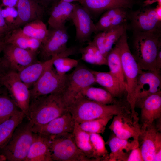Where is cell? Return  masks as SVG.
Masks as SVG:
<instances>
[{"label":"cell","instance_id":"4","mask_svg":"<svg viewBox=\"0 0 161 161\" xmlns=\"http://www.w3.org/2000/svg\"><path fill=\"white\" fill-rule=\"evenodd\" d=\"M127 28L115 44L120 55L123 73L126 84V100L130 104L131 113L135 114V91L140 69L131 53L127 41Z\"/></svg>","mask_w":161,"mask_h":161},{"label":"cell","instance_id":"17","mask_svg":"<svg viewBox=\"0 0 161 161\" xmlns=\"http://www.w3.org/2000/svg\"><path fill=\"white\" fill-rule=\"evenodd\" d=\"M75 123V120L68 111L46 124L33 125L32 131L34 133L55 136L64 133H72Z\"/></svg>","mask_w":161,"mask_h":161},{"label":"cell","instance_id":"27","mask_svg":"<svg viewBox=\"0 0 161 161\" xmlns=\"http://www.w3.org/2000/svg\"><path fill=\"white\" fill-rule=\"evenodd\" d=\"M54 57L44 61H37L17 72L21 80L29 88L38 80L44 71L52 64Z\"/></svg>","mask_w":161,"mask_h":161},{"label":"cell","instance_id":"24","mask_svg":"<svg viewBox=\"0 0 161 161\" xmlns=\"http://www.w3.org/2000/svg\"><path fill=\"white\" fill-rule=\"evenodd\" d=\"M140 120L142 124H152L161 118V91L148 97L141 108Z\"/></svg>","mask_w":161,"mask_h":161},{"label":"cell","instance_id":"9","mask_svg":"<svg viewBox=\"0 0 161 161\" xmlns=\"http://www.w3.org/2000/svg\"><path fill=\"white\" fill-rule=\"evenodd\" d=\"M96 83L94 74L86 67L78 65L67 78L63 91V97L68 107L75 98L84 88Z\"/></svg>","mask_w":161,"mask_h":161},{"label":"cell","instance_id":"41","mask_svg":"<svg viewBox=\"0 0 161 161\" xmlns=\"http://www.w3.org/2000/svg\"><path fill=\"white\" fill-rule=\"evenodd\" d=\"M127 161H144L139 146L132 150L126 159Z\"/></svg>","mask_w":161,"mask_h":161},{"label":"cell","instance_id":"13","mask_svg":"<svg viewBox=\"0 0 161 161\" xmlns=\"http://www.w3.org/2000/svg\"><path fill=\"white\" fill-rule=\"evenodd\" d=\"M2 52L3 56L1 61L2 63L10 70L17 72L37 61L38 53L19 48L11 44H5Z\"/></svg>","mask_w":161,"mask_h":161},{"label":"cell","instance_id":"29","mask_svg":"<svg viewBox=\"0 0 161 161\" xmlns=\"http://www.w3.org/2000/svg\"><path fill=\"white\" fill-rule=\"evenodd\" d=\"M26 117L25 113L18 110L10 118L0 124V151L7 143L14 131Z\"/></svg>","mask_w":161,"mask_h":161},{"label":"cell","instance_id":"35","mask_svg":"<svg viewBox=\"0 0 161 161\" xmlns=\"http://www.w3.org/2000/svg\"><path fill=\"white\" fill-rule=\"evenodd\" d=\"M22 32L27 36L37 39L43 43L48 34V29L42 20L38 19L25 24L22 28Z\"/></svg>","mask_w":161,"mask_h":161},{"label":"cell","instance_id":"50","mask_svg":"<svg viewBox=\"0 0 161 161\" xmlns=\"http://www.w3.org/2000/svg\"><path fill=\"white\" fill-rule=\"evenodd\" d=\"M1 94V92L0 91V94Z\"/></svg>","mask_w":161,"mask_h":161},{"label":"cell","instance_id":"25","mask_svg":"<svg viewBox=\"0 0 161 161\" xmlns=\"http://www.w3.org/2000/svg\"><path fill=\"white\" fill-rule=\"evenodd\" d=\"M92 71L94 75L96 83L104 87L114 98L122 99L121 97L123 95L125 94L126 95V88L109 71Z\"/></svg>","mask_w":161,"mask_h":161},{"label":"cell","instance_id":"36","mask_svg":"<svg viewBox=\"0 0 161 161\" xmlns=\"http://www.w3.org/2000/svg\"><path fill=\"white\" fill-rule=\"evenodd\" d=\"M91 144L95 158L99 161H108L109 154L105 146L106 143L100 134L89 133Z\"/></svg>","mask_w":161,"mask_h":161},{"label":"cell","instance_id":"3","mask_svg":"<svg viewBox=\"0 0 161 161\" xmlns=\"http://www.w3.org/2000/svg\"><path fill=\"white\" fill-rule=\"evenodd\" d=\"M133 32L134 53L132 55L140 69L143 70L158 71L156 59L158 50L161 47V29Z\"/></svg>","mask_w":161,"mask_h":161},{"label":"cell","instance_id":"12","mask_svg":"<svg viewBox=\"0 0 161 161\" xmlns=\"http://www.w3.org/2000/svg\"><path fill=\"white\" fill-rule=\"evenodd\" d=\"M109 128L117 137L138 140L141 133V126L138 115H132L130 111L114 116Z\"/></svg>","mask_w":161,"mask_h":161},{"label":"cell","instance_id":"28","mask_svg":"<svg viewBox=\"0 0 161 161\" xmlns=\"http://www.w3.org/2000/svg\"><path fill=\"white\" fill-rule=\"evenodd\" d=\"M4 42L5 44H11L19 48L36 53L39 51L42 44L40 41L24 34L21 27L11 30Z\"/></svg>","mask_w":161,"mask_h":161},{"label":"cell","instance_id":"14","mask_svg":"<svg viewBox=\"0 0 161 161\" xmlns=\"http://www.w3.org/2000/svg\"><path fill=\"white\" fill-rule=\"evenodd\" d=\"M144 7L129 13V20L133 32L161 29V17L157 14L156 8Z\"/></svg>","mask_w":161,"mask_h":161},{"label":"cell","instance_id":"48","mask_svg":"<svg viewBox=\"0 0 161 161\" xmlns=\"http://www.w3.org/2000/svg\"><path fill=\"white\" fill-rule=\"evenodd\" d=\"M66 2L72 3L73 2L77 1L80 4H81L82 0H61Z\"/></svg>","mask_w":161,"mask_h":161},{"label":"cell","instance_id":"20","mask_svg":"<svg viewBox=\"0 0 161 161\" xmlns=\"http://www.w3.org/2000/svg\"><path fill=\"white\" fill-rule=\"evenodd\" d=\"M50 140V136L34 133L33 141L24 161H52Z\"/></svg>","mask_w":161,"mask_h":161},{"label":"cell","instance_id":"18","mask_svg":"<svg viewBox=\"0 0 161 161\" xmlns=\"http://www.w3.org/2000/svg\"><path fill=\"white\" fill-rule=\"evenodd\" d=\"M154 122L150 124H142L141 133L138 142L144 161H154L155 144L160 131Z\"/></svg>","mask_w":161,"mask_h":161},{"label":"cell","instance_id":"37","mask_svg":"<svg viewBox=\"0 0 161 161\" xmlns=\"http://www.w3.org/2000/svg\"><path fill=\"white\" fill-rule=\"evenodd\" d=\"M113 116H111L82 122L78 124L80 128L89 133L103 134L106 126Z\"/></svg>","mask_w":161,"mask_h":161},{"label":"cell","instance_id":"19","mask_svg":"<svg viewBox=\"0 0 161 161\" xmlns=\"http://www.w3.org/2000/svg\"><path fill=\"white\" fill-rule=\"evenodd\" d=\"M126 8H114L105 11L95 25L97 33L114 27L127 25L129 13Z\"/></svg>","mask_w":161,"mask_h":161},{"label":"cell","instance_id":"21","mask_svg":"<svg viewBox=\"0 0 161 161\" xmlns=\"http://www.w3.org/2000/svg\"><path fill=\"white\" fill-rule=\"evenodd\" d=\"M127 25L114 27L96 33L92 41L101 54L106 57L123 33Z\"/></svg>","mask_w":161,"mask_h":161},{"label":"cell","instance_id":"32","mask_svg":"<svg viewBox=\"0 0 161 161\" xmlns=\"http://www.w3.org/2000/svg\"><path fill=\"white\" fill-rule=\"evenodd\" d=\"M72 135L77 146L87 157L94 161H99L95 158L90 141L89 133L82 130L76 122Z\"/></svg>","mask_w":161,"mask_h":161},{"label":"cell","instance_id":"23","mask_svg":"<svg viewBox=\"0 0 161 161\" xmlns=\"http://www.w3.org/2000/svg\"><path fill=\"white\" fill-rule=\"evenodd\" d=\"M75 6L73 4L59 0L50 7L48 23L49 27L56 28L65 26L71 19Z\"/></svg>","mask_w":161,"mask_h":161},{"label":"cell","instance_id":"45","mask_svg":"<svg viewBox=\"0 0 161 161\" xmlns=\"http://www.w3.org/2000/svg\"><path fill=\"white\" fill-rule=\"evenodd\" d=\"M156 63L157 70L160 71L161 69V47L159 49L157 53Z\"/></svg>","mask_w":161,"mask_h":161},{"label":"cell","instance_id":"16","mask_svg":"<svg viewBox=\"0 0 161 161\" xmlns=\"http://www.w3.org/2000/svg\"><path fill=\"white\" fill-rule=\"evenodd\" d=\"M16 7L17 16L10 27V31L34 20H42L46 9L35 0H18Z\"/></svg>","mask_w":161,"mask_h":161},{"label":"cell","instance_id":"43","mask_svg":"<svg viewBox=\"0 0 161 161\" xmlns=\"http://www.w3.org/2000/svg\"><path fill=\"white\" fill-rule=\"evenodd\" d=\"M45 9L52 6L59 0H35Z\"/></svg>","mask_w":161,"mask_h":161},{"label":"cell","instance_id":"47","mask_svg":"<svg viewBox=\"0 0 161 161\" xmlns=\"http://www.w3.org/2000/svg\"><path fill=\"white\" fill-rule=\"evenodd\" d=\"M5 44L4 42L0 41V65L1 63V59L0 57V55L1 52H2L3 48L5 45Z\"/></svg>","mask_w":161,"mask_h":161},{"label":"cell","instance_id":"8","mask_svg":"<svg viewBox=\"0 0 161 161\" xmlns=\"http://www.w3.org/2000/svg\"><path fill=\"white\" fill-rule=\"evenodd\" d=\"M68 75H60L52 64L48 67L30 90V100L44 95L62 92Z\"/></svg>","mask_w":161,"mask_h":161},{"label":"cell","instance_id":"33","mask_svg":"<svg viewBox=\"0 0 161 161\" xmlns=\"http://www.w3.org/2000/svg\"><path fill=\"white\" fill-rule=\"evenodd\" d=\"M106 59L109 72L119 80L126 89V84L123 72L120 53L115 45L108 53Z\"/></svg>","mask_w":161,"mask_h":161},{"label":"cell","instance_id":"1","mask_svg":"<svg viewBox=\"0 0 161 161\" xmlns=\"http://www.w3.org/2000/svg\"><path fill=\"white\" fill-rule=\"evenodd\" d=\"M129 111V103L122 99L113 104H103L89 100L80 93L76 96L68 107V111L78 123L98 118L114 116Z\"/></svg>","mask_w":161,"mask_h":161},{"label":"cell","instance_id":"38","mask_svg":"<svg viewBox=\"0 0 161 161\" xmlns=\"http://www.w3.org/2000/svg\"><path fill=\"white\" fill-rule=\"evenodd\" d=\"M0 94V124L10 118L19 110L12 99ZM19 109V108H18Z\"/></svg>","mask_w":161,"mask_h":161},{"label":"cell","instance_id":"2","mask_svg":"<svg viewBox=\"0 0 161 161\" xmlns=\"http://www.w3.org/2000/svg\"><path fill=\"white\" fill-rule=\"evenodd\" d=\"M68 111L62 92L40 96L31 99L26 116L34 125L47 123Z\"/></svg>","mask_w":161,"mask_h":161},{"label":"cell","instance_id":"34","mask_svg":"<svg viewBox=\"0 0 161 161\" xmlns=\"http://www.w3.org/2000/svg\"><path fill=\"white\" fill-rule=\"evenodd\" d=\"M78 52L81 54L82 59L87 63L95 65H107L106 58L92 41H89L86 47L79 48Z\"/></svg>","mask_w":161,"mask_h":161},{"label":"cell","instance_id":"30","mask_svg":"<svg viewBox=\"0 0 161 161\" xmlns=\"http://www.w3.org/2000/svg\"><path fill=\"white\" fill-rule=\"evenodd\" d=\"M77 51V48L76 47H71L67 48L63 52L52 56L54 58L52 65L58 74L65 75L78 65V62L77 60L68 57L74 54Z\"/></svg>","mask_w":161,"mask_h":161},{"label":"cell","instance_id":"31","mask_svg":"<svg viewBox=\"0 0 161 161\" xmlns=\"http://www.w3.org/2000/svg\"><path fill=\"white\" fill-rule=\"evenodd\" d=\"M79 93L89 100L103 104H113L120 100L114 98L105 89L91 86L84 88Z\"/></svg>","mask_w":161,"mask_h":161},{"label":"cell","instance_id":"5","mask_svg":"<svg viewBox=\"0 0 161 161\" xmlns=\"http://www.w3.org/2000/svg\"><path fill=\"white\" fill-rule=\"evenodd\" d=\"M33 124L22 122L14 131L7 143L1 151L9 161H24L33 141Z\"/></svg>","mask_w":161,"mask_h":161},{"label":"cell","instance_id":"10","mask_svg":"<svg viewBox=\"0 0 161 161\" xmlns=\"http://www.w3.org/2000/svg\"><path fill=\"white\" fill-rule=\"evenodd\" d=\"M161 88L160 71L140 70L135 91V107L141 108L145 100Z\"/></svg>","mask_w":161,"mask_h":161},{"label":"cell","instance_id":"44","mask_svg":"<svg viewBox=\"0 0 161 161\" xmlns=\"http://www.w3.org/2000/svg\"><path fill=\"white\" fill-rule=\"evenodd\" d=\"M18 0H1L2 4L1 7L5 6L10 7H16Z\"/></svg>","mask_w":161,"mask_h":161},{"label":"cell","instance_id":"40","mask_svg":"<svg viewBox=\"0 0 161 161\" xmlns=\"http://www.w3.org/2000/svg\"><path fill=\"white\" fill-rule=\"evenodd\" d=\"M5 8L8 14L4 19L10 29L17 16V11L14 7H7Z\"/></svg>","mask_w":161,"mask_h":161},{"label":"cell","instance_id":"22","mask_svg":"<svg viewBox=\"0 0 161 161\" xmlns=\"http://www.w3.org/2000/svg\"><path fill=\"white\" fill-rule=\"evenodd\" d=\"M119 138L115 136L111 137L106 143L109 146L111 153L108 161H126L131 151L139 146L138 140Z\"/></svg>","mask_w":161,"mask_h":161},{"label":"cell","instance_id":"6","mask_svg":"<svg viewBox=\"0 0 161 161\" xmlns=\"http://www.w3.org/2000/svg\"><path fill=\"white\" fill-rule=\"evenodd\" d=\"M50 137V151L52 161H94L87 157L78 148L72 133Z\"/></svg>","mask_w":161,"mask_h":161},{"label":"cell","instance_id":"15","mask_svg":"<svg viewBox=\"0 0 161 161\" xmlns=\"http://www.w3.org/2000/svg\"><path fill=\"white\" fill-rule=\"evenodd\" d=\"M71 19L76 29V39L79 42L85 43L89 40L92 33H97L89 12L81 4H75Z\"/></svg>","mask_w":161,"mask_h":161},{"label":"cell","instance_id":"11","mask_svg":"<svg viewBox=\"0 0 161 161\" xmlns=\"http://www.w3.org/2000/svg\"><path fill=\"white\" fill-rule=\"evenodd\" d=\"M68 39L65 26L56 28L49 27L47 38L39 49V56L44 61L65 51L68 48Z\"/></svg>","mask_w":161,"mask_h":161},{"label":"cell","instance_id":"7","mask_svg":"<svg viewBox=\"0 0 161 161\" xmlns=\"http://www.w3.org/2000/svg\"><path fill=\"white\" fill-rule=\"evenodd\" d=\"M0 83L7 89L10 98L26 116L30 103V90L20 79L17 72L10 70L0 77Z\"/></svg>","mask_w":161,"mask_h":161},{"label":"cell","instance_id":"42","mask_svg":"<svg viewBox=\"0 0 161 161\" xmlns=\"http://www.w3.org/2000/svg\"><path fill=\"white\" fill-rule=\"evenodd\" d=\"M161 160V133L159 132L157 135L155 144L154 161Z\"/></svg>","mask_w":161,"mask_h":161},{"label":"cell","instance_id":"49","mask_svg":"<svg viewBox=\"0 0 161 161\" xmlns=\"http://www.w3.org/2000/svg\"><path fill=\"white\" fill-rule=\"evenodd\" d=\"M7 160L6 156L2 154H0V161H5Z\"/></svg>","mask_w":161,"mask_h":161},{"label":"cell","instance_id":"39","mask_svg":"<svg viewBox=\"0 0 161 161\" xmlns=\"http://www.w3.org/2000/svg\"><path fill=\"white\" fill-rule=\"evenodd\" d=\"M1 9V7L0 5V41L4 42L5 38L10 30L2 15Z\"/></svg>","mask_w":161,"mask_h":161},{"label":"cell","instance_id":"46","mask_svg":"<svg viewBox=\"0 0 161 161\" xmlns=\"http://www.w3.org/2000/svg\"><path fill=\"white\" fill-rule=\"evenodd\" d=\"M143 6L147 7L156 2H157L158 5L161 6V0H143Z\"/></svg>","mask_w":161,"mask_h":161},{"label":"cell","instance_id":"26","mask_svg":"<svg viewBox=\"0 0 161 161\" xmlns=\"http://www.w3.org/2000/svg\"><path fill=\"white\" fill-rule=\"evenodd\" d=\"M134 0H82L80 4L91 14H97L114 8L131 9L135 3Z\"/></svg>","mask_w":161,"mask_h":161}]
</instances>
